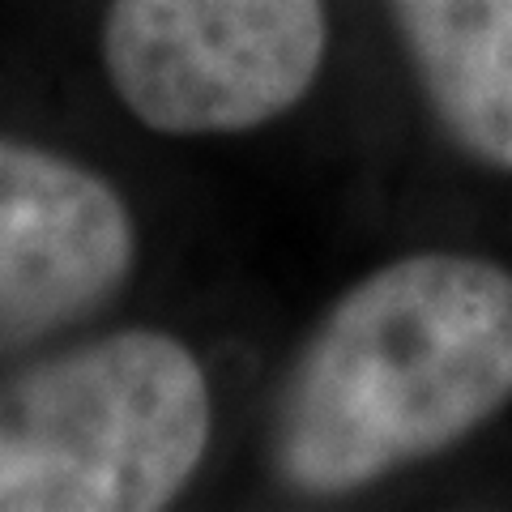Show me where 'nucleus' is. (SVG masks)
I'll return each instance as SVG.
<instances>
[{
  "label": "nucleus",
  "mask_w": 512,
  "mask_h": 512,
  "mask_svg": "<svg viewBox=\"0 0 512 512\" xmlns=\"http://www.w3.org/2000/svg\"><path fill=\"white\" fill-rule=\"evenodd\" d=\"M512 402V274L414 252L333 303L274 414V466L303 495H346L466 440Z\"/></svg>",
  "instance_id": "obj_1"
},
{
  "label": "nucleus",
  "mask_w": 512,
  "mask_h": 512,
  "mask_svg": "<svg viewBox=\"0 0 512 512\" xmlns=\"http://www.w3.org/2000/svg\"><path fill=\"white\" fill-rule=\"evenodd\" d=\"M210 431V380L180 338L107 333L0 384V512L167 508Z\"/></svg>",
  "instance_id": "obj_2"
},
{
  "label": "nucleus",
  "mask_w": 512,
  "mask_h": 512,
  "mask_svg": "<svg viewBox=\"0 0 512 512\" xmlns=\"http://www.w3.org/2000/svg\"><path fill=\"white\" fill-rule=\"evenodd\" d=\"M325 0H111L116 99L167 137L248 133L286 116L325 64Z\"/></svg>",
  "instance_id": "obj_3"
},
{
  "label": "nucleus",
  "mask_w": 512,
  "mask_h": 512,
  "mask_svg": "<svg viewBox=\"0 0 512 512\" xmlns=\"http://www.w3.org/2000/svg\"><path fill=\"white\" fill-rule=\"evenodd\" d=\"M133 261V214L103 175L0 137V350L99 312Z\"/></svg>",
  "instance_id": "obj_4"
},
{
  "label": "nucleus",
  "mask_w": 512,
  "mask_h": 512,
  "mask_svg": "<svg viewBox=\"0 0 512 512\" xmlns=\"http://www.w3.org/2000/svg\"><path fill=\"white\" fill-rule=\"evenodd\" d=\"M448 137L512 171V0H389Z\"/></svg>",
  "instance_id": "obj_5"
}]
</instances>
